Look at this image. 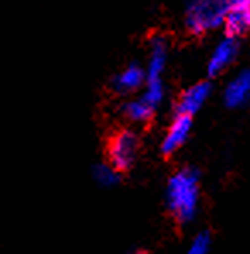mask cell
<instances>
[{
  "mask_svg": "<svg viewBox=\"0 0 250 254\" xmlns=\"http://www.w3.org/2000/svg\"><path fill=\"white\" fill-rule=\"evenodd\" d=\"M200 199L199 172L196 169H180L168 179L166 204L171 215L182 223L196 218Z\"/></svg>",
  "mask_w": 250,
  "mask_h": 254,
  "instance_id": "obj_1",
  "label": "cell"
},
{
  "mask_svg": "<svg viewBox=\"0 0 250 254\" xmlns=\"http://www.w3.org/2000/svg\"><path fill=\"white\" fill-rule=\"evenodd\" d=\"M231 0H190L185 7L184 24L189 33L199 36L223 28Z\"/></svg>",
  "mask_w": 250,
  "mask_h": 254,
  "instance_id": "obj_2",
  "label": "cell"
},
{
  "mask_svg": "<svg viewBox=\"0 0 250 254\" xmlns=\"http://www.w3.org/2000/svg\"><path fill=\"white\" fill-rule=\"evenodd\" d=\"M139 153V137L134 130L122 129L111 136L108 143V158L110 165L118 172L129 170L136 163Z\"/></svg>",
  "mask_w": 250,
  "mask_h": 254,
  "instance_id": "obj_3",
  "label": "cell"
},
{
  "mask_svg": "<svg viewBox=\"0 0 250 254\" xmlns=\"http://www.w3.org/2000/svg\"><path fill=\"white\" fill-rule=\"evenodd\" d=\"M238 54H240V40L226 35L211 52V57L207 61V74L211 77L221 76L226 69L233 65V62L238 59Z\"/></svg>",
  "mask_w": 250,
  "mask_h": 254,
  "instance_id": "obj_4",
  "label": "cell"
},
{
  "mask_svg": "<svg viewBox=\"0 0 250 254\" xmlns=\"http://www.w3.org/2000/svg\"><path fill=\"white\" fill-rule=\"evenodd\" d=\"M226 35L240 38L250 28V0H231L230 9L223 21Z\"/></svg>",
  "mask_w": 250,
  "mask_h": 254,
  "instance_id": "obj_5",
  "label": "cell"
},
{
  "mask_svg": "<svg viewBox=\"0 0 250 254\" xmlns=\"http://www.w3.org/2000/svg\"><path fill=\"white\" fill-rule=\"evenodd\" d=\"M211 93H212V86L209 81H199V83L189 86L180 95V98H178L177 114L190 115L192 117L194 114H197L204 107V103L209 100Z\"/></svg>",
  "mask_w": 250,
  "mask_h": 254,
  "instance_id": "obj_6",
  "label": "cell"
},
{
  "mask_svg": "<svg viewBox=\"0 0 250 254\" xmlns=\"http://www.w3.org/2000/svg\"><path fill=\"white\" fill-rule=\"evenodd\" d=\"M190 130H192V117L177 114L161 141V151L165 155H173L177 149H180L187 143Z\"/></svg>",
  "mask_w": 250,
  "mask_h": 254,
  "instance_id": "obj_7",
  "label": "cell"
},
{
  "mask_svg": "<svg viewBox=\"0 0 250 254\" xmlns=\"http://www.w3.org/2000/svg\"><path fill=\"white\" fill-rule=\"evenodd\" d=\"M250 98V72L249 69H242L226 83L223 91L225 105L230 108H240L247 105Z\"/></svg>",
  "mask_w": 250,
  "mask_h": 254,
  "instance_id": "obj_8",
  "label": "cell"
},
{
  "mask_svg": "<svg viewBox=\"0 0 250 254\" xmlns=\"http://www.w3.org/2000/svg\"><path fill=\"white\" fill-rule=\"evenodd\" d=\"M146 83V70H144L143 65L139 64H130L127 65L122 72H118L117 76L113 77L111 84H113V89L120 95H129V93H134L137 89H141Z\"/></svg>",
  "mask_w": 250,
  "mask_h": 254,
  "instance_id": "obj_9",
  "label": "cell"
},
{
  "mask_svg": "<svg viewBox=\"0 0 250 254\" xmlns=\"http://www.w3.org/2000/svg\"><path fill=\"white\" fill-rule=\"evenodd\" d=\"M168 61V45L161 36H154L149 42V57L146 65V79H161L166 69Z\"/></svg>",
  "mask_w": 250,
  "mask_h": 254,
  "instance_id": "obj_10",
  "label": "cell"
},
{
  "mask_svg": "<svg viewBox=\"0 0 250 254\" xmlns=\"http://www.w3.org/2000/svg\"><path fill=\"white\" fill-rule=\"evenodd\" d=\"M122 112H124V117L127 121L136 122V124H144V122H148L152 117L154 108L149 107L143 98H136L129 100L124 105V108H122Z\"/></svg>",
  "mask_w": 250,
  "mask_h": 254,
  "instance_id": "obj_11",
  "label": "cell"
},
{
  "mask_svg": "<svg viewBox=\"0 0 250 254\" xmlns=\"http://www.w3.org/2000/svg\"><path fill=\"white\" fill-rule=\"evenodd\" d=\"M144 91L141 98L148 103L151 108H158L165 100V84H163V79H146L144 83Z\"/></svg>",
  "mask_w": 250,
  "mask_h": 254,
  "instance_id": "obj_12",
  "label": "cell"
},
{
  "mask_svg": "<svg viewBox=\"0 0 250 254\" xmlns=\"http://www.w3.org/2000/svg\"><path fill=\"white\" fill-rule=\"evenodd\" d=\"M93 177L101 188H113L120 181V172L111 167L110 163H98L93 169Z\"/></svg>",
  "mask_w": 250,
  "mask_h": 254,
  "instance_id": "obj_13",
  "label": "cell"
},
{
  "mask_svg": "<svg viewBox=\"0 0 250 254\" xmlns=\"http://www.w3.org/2000/svg\"><path fill=\"white\" fill-rule=\"evenodd\" d=\"M209 249H211V235L209 232H199L190 242L185 254H209Z\"/></svg>",
  "mask_w": 250,
  "mask_h": 254,
  "instance_id": "obj_14",
  "label": "cell"
},
{
  "mask_svg": "<svg viewBox=\"0 0 250 254\" xmlns=\"http://www.w3.org/2000/svg\"><path fill=\"white\" fill-rule=\"evenodd\" d=\"M129 254H144V251H130Z\"/></svg>",
  "mask_w": 250,
  "mask_h": 254,
  "instance_id": "obj_15",
  "label": "cell"
}]
</instances>
